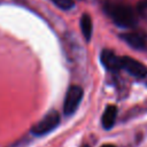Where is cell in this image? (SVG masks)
<instances>
[{"mask_svg":"<svg viewBox=\"0 0 147 147\" xmlns=\"http://www.w3.org/2000/svg\"><path fill=\"white\" fill-rule=\"evenodd\" d=\"M105 11L113 20V22L121 28L131 29L137 24L136 11L126 3L118 1H107L105 3Z\"/></svg>","mask_w":147,"mask_h":147,"instance_id":"6da1fadb","label":"cell"},{"mask_svg":"<svg viewBox=\"0 0 147 147\" xmlns=\"http://www.w3.org/2000/svg\"><path fill=\"white\" fill-rule=\"evenodd\" d=\"M101 147H116V146H114V145H111V144H106V145H103V146H101Z\"/></svg>","mask_w":147,"mask_h":147,"instance_id":"8fae6325","label":"cell"},{"mask_svg":"<svg viewBox=\"0 0 147 147\" xmlns=\"http://www.w3.org/2000/svg\"><path fill=\"white\" fill-rule=\"evenodd\" d=\"M60 121L61 118L59 113L56 110H51L31 127V133L34 136H45L53 131L55 127H57Z\"/></svg>","mask_w":147,"mask_h":147,"instance_id":"7a4b0ae2","label":"cell"},{"mask_svg":"<svg viewBox=\"0 0 147 147\" xmlns=\"http://www.w3.org/2000/svg\"><path fill=\"white\" fill-rule=\"evenodd\" d=\"M83 88L78 85H71L67 90L65 98L63 101V114L65 116H70L78 108L82 98H83Z\"/></svg>","mask_w":147,"mask_h":147,"instance_id":"3957f363","label":"cell"},{"mask_svg":"<svg viewBox=\"0 0 147 147\" xmlns=\"http://www.w3.org/2000/svg\"><path fill=\"white\" fill-rule=\"evenodd\" d=\"M79 25L82 30V34L85 38L86 41H90L92 38V31H93V24H92V18L88 14H83L80 20H79Z\"/></svg>","mask_w":147,"mask_h":147,"instance_id":"ba28073f","label":"cell"},{"mask_svg":"<svg viewBox=\"0 0 147 147\" xmlns=\"http://www.w3.org/2000/svg\"><path fill=\"white\" fill-rule=\"evenodd\" d=\"M121 67L126 72H129L131 76H133L138 79H142V78L147 77V67L133 57L122 56L121 57Z\"/></svg>","mask_w":147,"mask_h":147,"instance_id":"277c9868","label":"cell"},{"mask_svg":"<svg viewBox=\"0 0 147 147\" xmlns=\"http://www.w3.org/2000/svg\"><path fill=\"white\" fill-rule=\"evenodd\" d=\"M100 60L102 65L110 72H117L122 69L121 67V57L117 56L113 51L110 49H103L101 55H100Z\"/></svg>","mask_w":147,"mask_h":147,"instance_id":"8992f818","label":"cell"},{"mask_svg":"<svg viewBox=\"0 0 147 147\" xmlns=\"http://www.w3.org/2000/svg\"><path fill=\"white\" fill-rule=\"evenodd\" d=\"M82 147H90L88 145H84V146H82Z\"/></svg>","mask_w":147,"mask_h":147,"instance_id":"7c38bea8","label":"cell"},{"mask_svg":"<svg viewBox=\"0 0 147 147\" xmlns=\"http://www.w3.org/2000/svg\"><path fill=\"white\" fill-rule=\"evenodd\" d=\"M56 7L63 9V10H69L75 7L74 0H51Z\"/></svg>","mask_w":147,"mask_h":147,"instance_id":"9c48e42d","label":"cell"},{"mask_svg":"<svg viewBox=\"0 0 147 147\" xmlns=\"http://www.w3.org/2000/svg\"><path fill=\"white\" fill-rule=\"evenodd\" d=\"M116 117H117V107L114 106V105H109L105 109L103 115H102V119H101L102 126L106 130L111 129L114 126V124H115Z\"/></svg>","mask_w":147,"mask_h":147,"instance_id":"52a82bcc","label":"cell"},{"mask_svg":"<svg viewBox=\"0 0 147 147\" xmlns=\"http://www.w3.org/2000/svg\"><path fill=\"white\" fill-rule=\"evenodd\" d=\"M137 9L140 14H144L147 11V0H140L138 2V6H137Z\"/></svg>","mask_w":147,"mask_h":147,"instance_id":"30bf717a","label":"cell"},{"mask_svg":"<svg viewBox=\"0 0 147 147\" xmlns=\"http://www.w3.org/2000/svg\"><path fill=\"white\" fill-rule=\"evenodd\" d=\"M121 38L134 49H144L147 45V34L141 30H133L122 33Z\"/></svg>","mask_w":147,"mask_h":147,"instance_id":"5b68a950","label":"cell"}]
</instances>
